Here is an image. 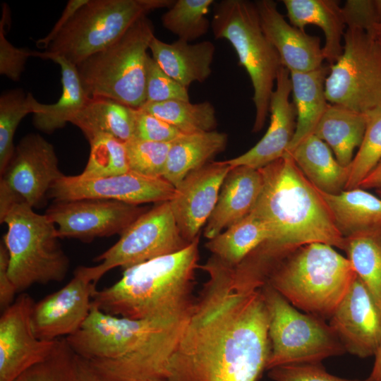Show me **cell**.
<instances>
[{"label":"cell","instance_id":"cell-1","mask_svg":"<svg viewBox=\"0 0 381 381\" xmlns=\"http://www.w3.org/2000/svg\"><path fill=\"white\" fill-rule=\"evenodd\" d=\"M166 368L167 381H258L270 353L261 285L212 256Z\"/></svg>","mask_w":381,"mask_h":381},{"label":"cell","instance_id":"cell-2","mask_svg":"<svg viewBox=\"0 0 381 381\" xmlns=\"http://www.w3.org/2000/svg\"><path fill=\"white\" fill-rule=\"evenodd\" d=\"M188 317L133 320L92 303L82 327L66 339L102 381L164 379Z\"/></svg>","mask_w":381,"mask_h":381},{"label":"cell","instance_id":"cell-3","mask_svg":"<svg viewBox=\"0 0 381 381\" xmlns=\"http://www.w3.org/2000/svg\"><path fill=\"white\" fill-rule=\"evenodd\" d=\"M259 169L262 188L250 212L269 230V239L263 246L281 250L322 243L344 250L345 238L336 227L324 198L290 153L286 152Z\"/></svg>","mask_w":381,"mask_h":381},{"label":"cell","instance_id":"cell-4","mask_svg":"<svg viewBox=\"0 0 381 381\" xmlns=\"http://www.w3.org/2000/svg\"><path fill=\"white\" fill-rule=\"evenodd\" d=\"M199 238L179 252L124 269L116 283L95 291L92 303L106 313L133 320L189 314L196 298Z\"/></svg>","mask_w":381,"mask_h":381},{"label":"cell","instance_id":"cell-5","mask_svg":"<svg viewBox=\"0 0 381 381\" xmlns=\"http://www.w3.org/2000/svg\"><path fill=\"white\" fill-rule=\"evenodd\" d=\"M265 283L298 310L329 320L356 277L334 247L310 243L264 260Z\"/></svg>","mask_w":381,"mask_h":381},{"label":"cell","instance_id":"cell-6","mask_svg":"<svg viewBox=\"0 0 381 381\" xmlns=\"http://www.w3.org/2000/svg\"><path fill=\"white\" fill-rule=\"evenodd\" d=\"M0 222L7 225L3 243L8 254V275L17 292L66 277L69 259L59 242L56 225L45 214L36 213L1 190Z\"/></svg>","mask_w":381,"mask_h":381},{"label":"cell","instance_id":"cell-7","mask_svg":"<svg viewBox=\"0 0 381 381\" xmlns=\"http://www.w3.org/2000/svg\"><path fill=\"white\" fill-rule=\"evenodd\" d=\"M211 28L215 39L233 46L239 64L247 71L253 88L255 117L253 131L264 126L278 72L282 66L275 48L261 28L255 3L222 0L214 3Z\"/></svg>","mask_w":381,"mask_h":381},{"label":"cell","instance_id":"cell-8","mask_svg":"<svg viewBox=\"0 0 381 381\" xmlns=\"http://www.w3.org/2000/svg\"><path fill=\"white\" fill-rule=\"evenodd\" d=\"M152 21L138 20L118 41L76 66L89 98H109L135 109L146 102L147 49Z\"/></svg>","mask_w":381,"mask_h":381},{"label":"cell","instance_id":"cell-9","mask_svg":"<svg viewBox=\"0 0 381 381\" xmlns=\"http://www.w3.org/2000/svg\"><path fill=\"white\" fill-rule=\"evenodd\" d=\"M175 0H87L35 56H61L77 66L118 41L150 12L170 8Z\"/></svg>","mask_w":381,"mask_h":381},{"label":"cell","instance_id":"cell-10","mask_svg":"<svg viewBox=\"0 0 381 381\" xmlns=\"http://www.w3.org/2000/svg\"><path fill=\"white\" fill-rule=\"evenodd\" d=\"M261 292L268 315L270 353L266 370L304 363H319L346 351L329 323L302 312L270 285Z\"/></svg>","mask_w":381,"mask_h":381},{"label":"cell","instance_id":"cell-11","mask_svg":"<svg viewBox=\"0 0 381 381\" xmlns=\"http://www.w3.org/2000/svg\"><path fill=\"white\" fill-rule=\"evenodd\" d=\"M344 42L325 80L327 102L363 114L381 109V44L358 28H346Z\"/></svg>","mask_w":381,"mask_h":381},{"label":"cell","instance_id":"cell-12","mask_svg":"<svg viewBox=\"0 0 381 381\" xmlns=\"http://www.w3.org/2000/svg\"><path fill=\"white\" fill-rule=\"evenodd\" d=\"M190 243L181 236L169 201L157 203L134 221L121 235L119 241L97 256L95 266L85 271L97 284L109 270L126 269L143 262L174 253Z\"/></svg>","mask_w":381,"mask_h":381},{"label":"cell","instance_id":"cell-13","mask_svg":"<svg viewBox=\"0 0 381 381\" xmlns=\"http://www.w3.org/2000/svg\"><path fill=\"white\" fill-rule=\"evenodd\" d=\"M147 209L140 205L104 199L54 201L45 214L56 225L59 237L89 241L121 235Z\"/></svg>","mask_w":381,"mask_h":381},{"label":"cell","instance_id":"cell-14","mask_svg":"<svg viewBox=\"0 0 381 381\" xmlns=\"http://www.w3.org/2000/svg\"><path fill=\"white\" fill-rule=\"evenodd\" d=\"M54 146L39 134L23 137L1 174L0 187L18 201L38 207L64 174Z\"/></svg>","mask_w":381,"mask_h":381},{"label":"cell","instance_id":"cell-15","mask_svg":"<svg viewBox=\"0 0 381 381\" xmlns=\"http://www.w3.org/2000/svg\"><path fill=\"white\" fill-rule=\"evenodd\" d=\"M175 187L164 178H152L133 171L116 176L85 179L63 175L48 195L54 201L104 199L140 205L169 201Z\"/></svg>","mask_w":381,"mask_h":381},{"label":"cell","instance_id":"cell-16","mask_svg":"<svg viewBox=\"0 0 381 381\" xmlns=\"http://www.w3.org/2000/svg\"><path fill=\"white\" fill-rule=\"evenodd\" d=\"M35 302L20 294L0 318V381H14L25 371L44 361L57 340L44 341L35 335L32 324Z\"/></svg>","mask_w":381,"mask_h":381},{"label":"cell","instance_id":"cell-17","mask_svg":"<svg viewBox=\"0 0 381 381\" xmlns=\"http://www.w3.org/2000/svg\"><path fill=\"white\" fill-rule=\"evenodd\" d=\"M96 289L85 266L78 267L65 286L35 303L32 324L37 337L55 341L77 332L90 314Z\"/></svg>","mask_w":381,"mask_h":381},{"label":"cell","instance_id":"cell-18","mask_svg":"<svg viewBox=\"0 0 381 381\" xmlns=\"http://www.w3.org/2000/svg\"><path fill=\"white\" fill-rule=\"evenodd\" d=\"M231 167L226 161L210 162L188 174L169 201L176 225L189 243L198 237L216 205Z\"/></svg>","mask_w":381,"mask_h":381},{"label":"cell","instance_id":"cell-19","mask_svg":"<svg viewBox=\"0 0 381 381\" xmlns=\"http://www.w3.org/2000/svg\"><path fill=\"white\" fill-rule=\"evenodd\" d=\"M329 320L346 352L375 356L381 343V310L357 275Z\"/></svg>","mask_w":381,"mask_h":381},{"label":"cell","instance_id":"cell-20","mask_svg":"<svg viewBox=\"0 0 381 381\" xmlns=\"http://www.w3.org/2000/svg\"><path fill=\"white\" fill-rule=\"evenodd\" d=\"M291 93L290 73L282 66L270 98V123L265 134L247 152L226 160L231 167L258 169L282 158L287 152L296 126L295 107L289 100Z\"/></svg>","mask_w":381,"mask_h":381},{"label":"cell","instance_id":"cell-21","mask_svg":"<svg viewBox=\"0 0 381 381\" xmlns=\"http://www.w3.org/2000/svg\"><path fill=\"white\" fill-rule=\"evenodd\" d=\"M262 31L289 72H306L322 66L320 40L289 24L272 0L255 2Z\"/></svg>","mask_w":381,"mask_h":381},{"label":"cell","instance_id":"cell-22","mask_svg":"<svg viewBox=\"0 0 381 381\" xmlns=\"http://www.w3.org/2000/svg\"><path fill=\"white\" fill-rule=\"evenodd\" d=\"M260 170L246 166L232 167L222 184L214 209L204 229L208 240L247 216L261 193Z\"/></svg>","mask_w":381,"mask_h":381},{"label":"cell","instance_id":"cell-23","mask_svg":"<svg viewBox=\"0 0 381 381\" xmlns=\"http://www.w3.org/2000/svg\"><path fill=\"white\" fill-rule=\"evenodd\" d=\"M149 49L161 68L186 88L194 82L203 83L212 73L215 47L211 41L167 43L155 36Z\"/></svg>","mask_w":381,"mask_h":381},{"label":"cell","instance_id":"cell-24","mask_svg":"<svg viewBox=\"0 0 381 381\" xmlns=\"http://www.w3.org/2000/svg\"><path fill=\"white\" fill-rule=\"evenodd\" d=\"M290 23L302 31L317 25L325 35L324 58L332 65L343 52L342 39L346 26L342 8L335 0H283Z\"/></svg>","mask_w":381,"mask_h":381},{"label":"cell","instance_id":"cell-25","mask_svg":"<svg viewBox=\"0 0 381 381\" xmlns=\"http://www.w3.org/2000/svg\"><path fill=\"white\" fill-rule=\"evenodd\" d=\"M334 222L345 238L381 229V198L360 187L338 194L319 191Z\"/></svg>","mask_w":381,"mask_h":381},{"label":"cell","instance_id":"cell-26","mask_svg":"<svg viewBox=\"0 0 381 381\" xmlns=\"http://www.w3.org/2000/svg\"><path fill=\"white\" fill-rule=\"evenodd\" d=\"M329 72V66H325L310 71L289 72L297 120L288 152L308 136L314 134L326 111L329 104L325 95V83Z\"/></svg>","mask_w":381,"mask_h":381},{"label":"cell","instance_id":"cell-27","mask_svg":"<svg viewBox=\"0 0 381 381\" xmlns=\"http://www.w3.org/2000/svg\"><path fill=\"white\" fill-rule=\"evenodd\" d=\"M289 153L303 174L319 191L338 194L345 190L350 167L340 164L329 147L314 134Z\"/></svg>","mask_w":381,"mask_h":381},{"label":"cell","instance_id":"cell-28","mask_svg":"<svg viewBox=\"0 0 381 381\" xmlns=\"http://www.w3.org/2000/svg\"><path fill=\"white\" fill-rule=\"evenodd\" d=\"M227 140L226 133L217 131L182 133L171 143L163 178L176 188L188 174L224 151Z\"/></svg>","mask_w":381,"mask_h":381},{"label":"cell","instance_id":"cell-29","mask_svg":"<svg viewBox=\"0 0 381 381\" xmlns=\"http://www.w3.org/2000/svg\"><path fill=\"white\" fill-rule=\"evenodd\" d=\"M137 109L109 98H90L71 123L88 141L105 134L126 143L135 137Z\"/></svg>","mask_w":381,"mask_h":381},{"label":"cell","instance_id":"cell-30","mask_svg":"<svg viewBox=\"0 0 381 381\" xmlns=\"http://www.w3.org/2000/svg\"><path fill=\"white\" fill-rule=\"evenodd\" d=\"M365 126V114L329 104L314 135L329 147L340 164L349 167L354 150L362 142Z\"/></svg>","mask_w":381,"mask_h":381},{"label":"cell","instance_id":"cell-31","mask_svg":"<svg viewBox=\"0 0 381 381\" xmlns=\"http://www.w3.org/2000/svg\"><path fill=\"white\" fill-rule=\"evenodd\" d=\"M51 60L61 67L62 93L59 100L52 104L34 102L33 123L37 128L51 133L71 122L73 117L90 99L87 95L76 68L61 56Z\"/></svg>","mask_w":381,"mask_h":381},{"label":"cell","instance_id":"cell-32","mask_svg":"<svg viewBox=\"0 0 381 381\" xmlns=\"http://www.w3.org/2000/svg\"><path fill=\"white\" fill-rule=\"evenodd\" d=\"M269 230L252 212L205 243L212 255L226 265L235 267L269 239Z\"/></svg>","mask_w":381,"mask_h":381},{"label":"cell","instance_id":"cell-33","mask_svg":"<svg viewBox=\"0 0 381 381\" xmlns=\"http://www.w3.org/2000/svg\"><path fill=\"white\" fill-rule=\"evenodd\" d=\"M344 250L381 310V229L345 238Z\"/></svg>","mask_w":381,"mask_h":381},{"label":"cell","instance_id":"cell-34","mask_svg":"<svg viewBox=\"0 0 381 381\" xmlns=\"http://www.w3.org/2000/svg\"><path fill=\"white\" fill-rule=\"evenodd\" d=\"M143 110L167 121L184 134L215 131L217 126L213 104L205 101L169 100L161 102H145Z\"/></svg>","mask_w":381,"mask_h":381},{"label":"cell","instance_id":"cell-35","mask_svg":"<svg viewBox=\"0 0 381 381\" xmlns=\"http://www.w3.org/2000/svg\"><path fill=\"white\" fill-rule=\"evenodd\" d=\"M213 0H176L162 16V25L188 42L205 35L211 22L207 18Z\"/></svg>","mask_w":381,"mask_h":381},{"label":"cell","instance_id":"cell-36","mask_svg":"<svg viewBox=\"0 0 381 381\" xmlns=\"http://www.w3.org/2000/svg\"><path fill=\"white\" fill-rule=\"evenodd\" d=\"M35 101L31 93L21 89L3 92L0 97V171L2 174L15 150L13 138L21 120L28 114H34Z\"/></svg>","mask_w":381,"mask_h":381},{"label":"cell","instance_id":"cell-37","mask_svg":"<svg viewBox=\"0 0 381 381\" xmlns=\"http://www.w3.org/2000/svg\"><path fill=\"white\" fill-rule=\"evenodd\" d=\"M90 156L81 179H90L129 171L125 143L109 135H99L89 141Z\"/></svg>","mask_w":381,"mask_h":381},{"label":"cell","instance_id":"cell-38","mask_svg":"<svg viewBox=\"0 0 381 381\" xmlns=\"http://www.w3.org/2000/svg\"><path fill=\"white\" fill-rule=\"evenodd\" d=\"M366 126L362 142L349 166L345 190L359 187L381 160V109L365 113Z\"/></svg>","mask_w":381,"mask_h":381},{"label":"cell","instance_id":"cell-39","mask_svg":"<svg viewBox=\"0 0 381 381\" xmlns=\"http://www.w3.org/2000/svg\"><path fill=\"white\" fill-rule=\"evenodd\" d=\"M14 381H75V355L66 338L57 340L51 354Z\"/></svg>","mask_w":381,"mask_h":381},{"label":"cell","instance_id":"cell-40","mask_svg":"<svg viewBox=\"0 0 381 381\" xmlns=\"http://www.w3.org/2000/svg\"><path fill=\"white\" fill-rule=\"evenodd\" d=\"M124 143L131 171L152 178H163L171 143L138 138Z\"/></svg>","mask_w":381,"mask_h":381},{"label":"cell","instance_id":"cell-41","mask_svg":"<svg viewBox=\"0 0 381 381\" xmlns=\"http://www.w3.org/2000/svg\"><path fill=\"white\" fill-rule=\"evenodd\" d=\"M145 94V102L190 101L188 88L168 75L150 56L147 64Z\"/></svg>","mask_w":381,"mask_h":381},{"label":"cell","instance_id":"cell-42","mask_svg":"<svg viewBox=\"0 0 381 381\" xmlns=\"http://www.w3.org/2000/svg\"><path fill=\"white\" fill-rule=\"evenodd\" d=\"M8 16L7 5L4 4L0 21V73L17 81L24 71L27 59L35 56V52L17 48L7 40L5 36V24L6 20H8Z\"/></svg>","mask_w":381,"mask_h":381},{"label":"cell","instance_id":"cell-43","mask_svg":"<svg viewBox=\"0 0 381 381\" xmlns=\"http://www.w3.org/2000/svg\"><path fill=\"white\" fill-rule=\"evenodd\" d=\"M269 370L268 376L274 381H370L368 378L349 380L334 376L321 363L286 365Z\"/></svg>","mask_w":381,"mask_h":381},{"label":"cell","instance_id":"cell-44","mask_svg":"<svg viewBox=\"0 0 381 381\" xmlns=\"http://www.w3.org/2000/svg\"><path fill=\"white\" fill-rule=\"evenodd\" d=\"M181 134L167 121L141 108L137 109L134 138L171 143Z\"/></svg>","mask_w":381,"mask_h":381},{"label":"cell","instance_id":"cell-45","mask_svg":"<svg viewBox=\"0 0 381 381\" xmlns=\"http://www.w3.org/2000/svg\"><path fill=\"white\" fill-rule=\"evenodd\" d=\"M342 12L346 28H358L375 36L380 25L374 0H347Z\"/></svg>","mask_w":381,"mask_h":381},{"label":"cell","instance_id":"cell-46","mask_svg":"<svg viewBox=\"0 0 381 381\" xmlns=\"http://www.w3.org/2000/svg\"><path fill=\"white\" fill-rule=\"evenodd\" d=\"M8 254L4 243L0 245V308L3 311L15 301L17 292L8 272Z\"/></svg>","mask_w":381,"mask_h":381},{"label":"cell","instance_id":"cell-47","mask_svg":"<svg viewBox=\"0 0 381 381\" xmlns=\"http://www.w3.org/2000/svg\"><path fill=\"white\" fill-rule=\"evenodd\" d=\"M87 0H71L68 1L60 18L55 24L51 32L44 37L38 40L36 45L40 48L46 49L49 44L53 40L58 32L68 22L74 13L83 6Z\"/></svg>","mask_w":381,"mask_h":381},{"label":"cell","instance_id":"cell-48","mask_svg":"<svg viewBox=\"0 0 381 381\" xmlns=\"http://www.w3.org/2000/svg\"><path fill=\"white\" fill-rule=\"evenodd\" d=\"M75 381L102 380L84 359L75 355Z\"/></svg>","mask_w":381,"mask_h":381},{"label":"cell","instance_id":"cell-49","mask_svg":"<svg viewBox=\"0 0 381 381\" xmlns=\"http://www.w3.org/2000/svg\"><path fill=\"white\" fill-rule=\"evenodd\" d=\"M380 186H381V160L359 185L360 188L365 190Z\"/></svg>","mask_w":381,"mask_h":381},{"label":"cell","instance_id":"cell-50","mask_svg":"<svg viewBox=\"0 0 381 381\" xmlns=\"http://www.w3.org/2000/svg\"><path fill=\"white\" fill-rule=\"evenodd\" d=\"M368 379L370 381H381V343L375 354V363Z\"/></svg>","mask_w":381,"mask_h":381},{"label":"cell","instance_id":"cell-51","mask_svg":"<svg viewBox=\"0 0 381 381\" xmlns=\"http://www.w3.org/2000/svg\"><path fill=\"white\" fill-rule=\"evenodd\" d=\"M377 18L380 26H381V0H374Z\"/></svg>","mask_w":381,"mask_h":381},{"label":"cell","instance_id":"cell-52","mask_svg":"<svg viewBox=\"0 0 381 381\" xmlns=\"http://www.w3.org/2000/svg\"><path fill=\"white\" fill-rule=\"evenodd\" d=\"M375 36L381 44V26H380L377 30L376 31Z\"/></svg>","mask_w":381,"mask_h":381},{"label":"cell","instance_id":"cell-53","mask_svg":"<svg viewBox=\"0 0 381 381\" xmlns=\"http://www.w3.org/2000/svg\"><path fill=\"white\" fill-rule=\"evenodd\" d=\"M376 189V193L377 194V195L381 198V186L375 188Z\"/></svg>","mask_w":381,"mask_h":381},{"label":"cell","instance_id":"cell-54","mask_svg":"<svg viewBox=\"0 0 381 381\" xmlns=\"http://www.w3.org/2000/svg\"><path fill=\"white\" fill-rule=\"evenodd\" d=\"M146 381H167V380H163V379H152V380H148Z\"/></svg>","mask_w":381,"mask_h":381}]
</instances>
